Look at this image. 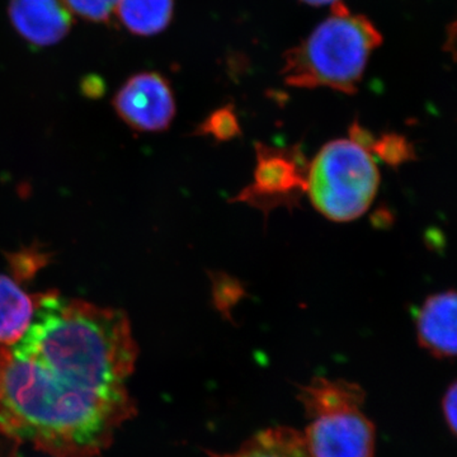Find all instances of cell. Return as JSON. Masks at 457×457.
Returning a JSON list of instances; mask_svg holds the SVG:
<instances>
[{
	"label": "cell",
	"mask_w": 457,
	"mask_h": 457,
	"mask_svg": "<svg viewBox=\"0 0 457 457\" xmlns=\"http://www.w3.org/2000/svg\"><path fill=\"white\" fill-rule=\"evenodd\" d=\"M128 315L41 295L25 336L0 347V433L55 457H96L135 416Z\"/></svg>",
	"instance_id": "6da1fadb"
},
{
	"label": "cell",
	"mask_w": 457,
	"mask_h": 457,
	"mask_svg": "<svg viewBox=\"0 0 457 457\" xmlns=\"http://www.w3.org/2000/svg\"><path fill=\"white\" fill-rule=\"evenodd\" d=\"M383 35L369 17L342 2L305 40L286 51L281 74L296 88H330L354 95Z\"/></svg>",
	"instance_id": "7a4b0ae2"
},
{
	"label": "cell",
	"mask_w": 457,
	"mask_h": 457,
	"mask_svg": "<svg viewBox=\"0 0 457 457\" xmlns=\"http://www.w3.org/2000/svg\"><path fill=\"white\" fill-rule=\"evenodd\" d=\"M365 392L345 380L312 378L297 399L309 425L302 433L312 457H374L375 427L362 411Z\"/></svg>",
	"instance_id": "3957f363"
},
{
	"label": "cell",
	"mask_w": 457,
	"mask_h": 457,
	"mask_svg": "<svg viewBox=\"0 0 457 457\" xmlns=\"http://www.w3.org/2000/svg\"><path fill=\"white\" fill-rule=\"evenodd\" d=\"M380 173L369 150L352 140H335L308 165L306 194L328 220H356L374 203Z\"/></svg>",
	"instance_id": "277c9868"
},
{
	"label": "cell",
	"mask_w": 457,
	"mask_h": 457,
	"mask_svg": "<svg viewBox=\"0 0 457 457\" xmlns=\"http://www.w3.org/2000/svg\"><path fill=\"white\" fill-rule=\"evenodd\" d=\"M257 167L252 185L236 203H245L266 213L279 206H296L306 192L308 162L300 145L272 147L257 144Z\"/></svg>",
	"instance_id": "5b68a950"
},
{
	"label": "cell",
	"mask_w": 457,
	"mask_h": 457,
	"mask_svg": "<svg viewBox=\"0 0 457 457\" xmlns=\"http://www.w3.org/2000/svg\"><path fill=\"white\" fill-rule=\"evenodd\" d=\"M113 107L134 130H167L176 114V101L170 84L158 73L131 77L113 98Z\"/></svg>",
	"instance_id": "8992f818"
},
{
	"label": "cell",
	"mask_w": 457,
	"mask_h": 457,
	"mask_svg": "<svg viewBox=\"0 0 457 457\" xmlns=\"http://www.w3.org/2000/svg\"><path fill=\"white\" fill-rule=\"evenodd\" d=\"M9 17L17 32L37 46L57 44L73 25L64 0H11Z\"/></svg>",
	"instance_id": "52a82bcc"
},
{
	"label": "cell",
	"mask_w": 457,
	"mask_h": 457,
	"mask_svg": "<svg viewBox=\"0 0 457 457\" xmlns=\"http://www.w3.org/2000/svg\"><path fill=\"white\" fill-rule=\"evenodd\" d=\"M456 293L432 295L417 314V338L420 345L437 359L456 356Z\"/></svg>",
	"instance_id": "ba28073f"
},
{
	"label": "cell",
	"mask_w": 457,
	"mask_h": 457,
	"mask_svg": "<svg viewBox=\"0 0 457 457\" xmlns=\"http://www.w3.org/2000/svg\"><path fill=\"white\" fill-rule=\"evenodd\" d=\"M38 302L40 296H29L13 279L0 275V347H11L25 336Z\"/></svg>",
	"instance_id": "9c48e42d"
},
{
	"label": "cell",
	"mask_w": 457,
	"mask_h": 457,
	"mask_svg": "<svg viewBox=\"0 0 457 457\" xmlns=\"http://www.w3.org/2000/svg\"><path fill=\"white\" fill-rule=\"evenodd\" d=\"M212 457H312L303 435L288 427L262 431L245 442L236 453Z\"/></svg>",
	"instance_id": "30bf717a"
},
{
	"label": "cell",
	"mask_w": 457,
	"mask_h": 457,
	"mask_svg": "<svg viewBox=\"0 0 457 457\" xmlns=\"http://www.w3.org/2000/svg\"><path fill=\"white\" fill-rule=\"evenodd\" d=\"M116 12L129 31L153 36L170 26L174 0H120Z\"/></svg>",
	"instance_id": "8fae6325"
},
{
	"label": "cell",
	"mask_w": 457,
	"mask_h": 457,
	"mask_svg": "<svg viewBox=\"0 0 457 457\" xmlns=\"http://www.w3.org/2000/svg\"><path fill=\"white\" fill-rule=\"evenodd\" d=\"M198 134L204 137H212L213 139L221 141H230L239 137L240 125L239 120L233 106H225L213 111L197 130Z\"/></svg>",
	"instance_id": "7c38bea8"
},
{
	"label": "cell",
	"mask_w": 457,
	"mask_h": 457,
	"mask_svg": "<svg viewBox=\"0 0 457 457\" xmlns=\"http://www.w3.org/2000/svg\"><path fill=\"white\" fill-rule=\"evenodd\" d=\"M372 152L393 168H398L400 165L416 159L413 145L404 137L394 134V132L384 134L380 139H376L372 145Z\"/></svg>",
	"instance_id": "4fadbf2b"
},
{
	"label": "cell",
	"mask_w": 457,
	"mask_h": 457,
	"mask_svg": "<svg viewBox=\"0 0 457 457\" xmlns=\"http://www.w3.org/2000/svg\"><path fill=\"white\" fill-rule=\"evenodd\" d=\"M245 286L227 273L212 276L213 305L224 317L230 318L231 309L245 296Z\"/></svg>",
	"instance_id": "5bb4252c"
},
{
	"label": "cell",
	"mask_w": 457,
	"mask_h": 457,
	"mask_svg": "<svg viewBox=\"0 0 457 457\" xmlns=\"http://www.w3.org/2000/svg\"><path fill=\"white\" fill-rule=\"evenodd\" d=\"M120 0H64L71 13L89 22H108Z\"/></svg>",
	"instance_id": "9a60e30c"
},
{
	"label": "cell",
	"mask_w": 457,
	"mask_h": 457,
	"mask_svg": "<svg viewBox=\"0 0 457 457\" xmlns=\"http://www.w3.org/2000/svg\"><path fill=\"white\" fill-rule=\"evenodd\" d=\"M44 263V255L38 252L27 251L12 257V269L21 278H29Z\"/></svg>",
	"instance_id": "2e32d148"
},
{
	"label": "cell",
	"mask_w": 457,
	"mask_h": 457,
	"mask_svg": "<svg viewBox=\"0 0 457 457\" xmlns=\"http://www.w3.org/2000/svg\"><path fill=\"white\" fill-rule=\"evenodd\" d=\"M442 411L450 431L455 435L457 420V385L453 383L442 399Z\"/></svg>",
	"instance_id": "e0dca14e"
},
{
	"label": "cell",
	"mask_w": 457,
	"mask_h": 457,
	"mask_svg": "<svg viewBox=\"0 0 457 457\" xmlns=\"http://www.w3.org/2000/svg\"><path fill=\"white\" fill-rule=\"evenodd\" d=\"M83 90L84 93H87V95L90 96V97H95L96 95H101V79H97V78L92 77V75H90L88 79H86L83 82Z\"/></svg>",
	"instance_id": "ac0fdd59"
},
{
	"label": "cell",
	"mask_w": 457,
	"mask_h": 457,
	"mask_svg": "<svg viewBox=\"0 0 457 457\" xmlns=\"http://www.w3.org/2000/svg\"><path fill=\"white\" fill-rule=\"evenodd\" d=\"M300 2L312 5V7H321V5L337 4V3L342 2V0H300Z\"/></svg>",
	"instance_id": "d6986e66"
}]
</instances>
